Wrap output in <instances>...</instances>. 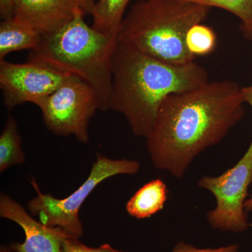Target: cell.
<instances>
[{
    "label": "cell",
    "instance_id": "obj_1",
    "mask_svg": "<svg viewBox=\"0 0 252 252\" xmlns=\"http://www.w3.org/2000/svg\"><path fill=\"white\" fill-rule=\"evenodd\" d=\"M242 88L234 81H209L167 97L146 138L154 167L182 178L199 154L243 119Z\"/></svg>",
    "mask_w": 252,
    "mask_h": 252
},
{
    "label": "cell",
    "instance_id": "obj_2",
    "mask_svg": "<svg viewBox=\"0 0 252 252\" xmlns=\"http://www.w3.org/2000/svg\"><path fill=\"white\" fill-rule=\"evenodd\" d=\"M209 81L206 69L198 63L164 62L118 41L109 109L124 116L134 135L147 138L167 97Z\"/></svg>",
    "mask_w": 252,
    "mask_h": 252
},
{
    "label": "cell",
    "instance_id": "obj_3",
    "mask_svg": "<svg viewBox=\"0 0 252 252\" xmlns=\"http://www.w3.org/2000/svg\"><path fill=\"white\" fill-rule=\"evenodd\" d=\"M84 14L79 8L69 23L42 36L37 49L31 51L28 61L80 78L95 91L100 110L107 111L118 36L104 34L88 26Z\"/></svg>",
    "mask_w": 252,
    "mask_h": 252
},
{
    "label": "cell",
    "instance_id": "obj_4",
    "mask_svg": "<svg viewBox=\"0 0 252 252\" xmlns=\"http://www.w3.org/2000/svg\"><path fill=\"white\" fill-rule=\"evenodd\" d=\"M210 9L185 0H140L124 18L118 40L164 62H195L186 37L190 28L207 19Z\"/></svg>",
    "mask_w": 252,
    "mask_h": 252
},
{
    "label": "cell",
    "instance_id": "obj_5",
    "mask_svg": "<svg viewBox=\"0 0 252 252\" xmlns=\"http://www.w3.org/2000/svg\"><path fill=\"white\" fill-rule=\"evenodd\" d=\"M140 170V164L137 160H115L97 154L89 177L66 198H57L51 194L43 193L36 181L32 179L31 184L36 194L28 202V210L44 224L61 228L73 238L79 239L84 233L79 210L94 189L114 176L135 175Z\"/></svg>",
    "mask_w": 252,
    "mask_h": 252
},
{
    "label": "cell",
    "instance_id": "obj_6",
    "mask_svg": "<svg viewBox=\"0 0 252 252\" xmlns=\"http://www.w3.org/2000/svg\"><path fill=\"white\" fill-rule=\"evenodd\" d=\"M35 104L53 134L73 135L82 143L89 142V123L100 107L95 91L80 78L69 76L54 92Z\"/></svg>",
    "mask_w": 252,
    "mask_h": 252
},
{
    "label": "cell",
    "instance_id": "obj_7",
    "mask_svg": "<svg viewBox=\"0 0 252 252\" xmlns=\"http://www.w3.org/2000/svg\"><path fill=\"white\" fill-rule=\"evenodd\" d=\"M252 183V141L246 153L234 167L217 177L204 176L198 182L216 199V206L207 214L213 229L242 233L250 226L245 209L248 188Z\"/></svg>",
    "mask_w": 252,
    "mask_h": 252
},
{
    "label": "cell",
    "instance_id": "obj_8",
    "mask_svg": "<svg viewBox=\"0 0 252 252\" xmlns=\"http://www.w3.org/2000/svg\"><path fill=\"white\" fill-rule=\"evenodd\" d=\"M69 76L39 63L0 61V88L4 105L11 109L25 102L35 104L54 92Z\"/></svg>",
    "mask_w": 252,
    "mask_h": 252
},
{
    "label": "cell",
    "instance_id": "obj_9",
    "mask_svg": "<svg viewBox=\"0 0 252 252\" xmlns=\"http://www.w3.org/2000/svg\"><path fill=\"white\" fill-rule=\"evenodd\" d=\"M0 217L14 222L24 232L23 243L11 244L13 252H63L64 240L72 237L61 228L34 220L21 204L4 193L0 194Z\"/></svg>",
    "mask_w": 252,
    "mask_h": 252
},
{
    "label": "cell",
    "instance_id": "obj_10",
    "mask_svg": "<svg viewBox=\"0 0 252 252\" xmlns=\"http://www.w3.org/2000/svg\"><path fill=\"white\" fill-rule=\"evenodd\" d=\"M79 9L72 0H16L13 18L44 36L69 23Z\"/></svg>",
    "mask_w": 252,
    "mask_h": 252
},
{
    "label": "cell",
    "instance_id": "obj_11",
    "mask_svg": "<svg viewBox=\"0 0 252 252\" xmlns=\"http://www.w3.org/2000/svg\"><path fill=\"white\" fill-rule=\"evenodd\" d=\"M168 197L166 184L161 178L155 179L141 187L126 205L129 215L137 220L153 216L164 208Z\"/></svg>",
    "mask_w": 252,
    "mask_h": 252
},
{
    "label": "cell",
    "instance_id": "obj_12",
    "mask_svg": "<svg viewBox=\"0 0 252 252\" xmlns=\"http://www.w3.org/2000/svg\"><path fill=\"white\" fill-rule=\"evenodd\" d=\"M41 38L40 33L13 18L3 20L0 24V61L11 52L37 49Z\"/></svg>",
    "mask_w": 252,
    "mask_h": 252
},
{
    "label": "cell",
    "instance_id": "obj_13",
    "mask_svg": "<svg viewBox=\"0 0 252 252\" xmlns=\"http://www.w3.org/2000/svg\"><path fill=\"white\" fill-rule=\"evenodd\" d=\"M131 0H98L96 2L92 27L107 34L119 36L125 18L126 8Z\"/></svg>",
    "mask_w": 252,
    "mask_h": 252
},
{
    "label": "cell",
    "instance_id": "obj_14",
    "mask_svg": "<svg viewBox=\"0 0 252 252\" xmlns=\"http://www.w3.org/2000/svg\"><path fill=\"white\" fill-rule=\"evenodd\" d=\"M21 142L17 122L11 114H9L0 135V173L26 161Z\"/></svg>",
    "mask_w": 252,
    "mask_h": 252
},
{
    "label": "cell",
    "instance_id": "obj_15",
    "mask_svg": "<svg viewBox=\"0 0 252 252\" xmlns=\"http://www.w3.org/2000/svg\"><path fill=\"white\" fill-rule=\"evenodd\" d=\"M210 7L220 8L235 15L241 21L246 39L252 41V0H185Z\"/></svg>",
    "mask_w": 252,
    "mask_h": 252
},
{
    "label": "cell",
    "instance_id": "obj_16",
    "mask_svg": "<svg viewBox=\"0 0 252 252\" xmlns=\"http://www.w3.org/2000/svg\"><path fill=\"white\" fill-rule=\"evenodd\" d=\"M217 44L216 33L203 23L190 28L186 37V45L194 57L205 56L215 51Z\"/></svg>",
    "mask_w": 252,
    "mask_h": 252
},
{
    "label": "cell",
    "instance_id": "obj_17",
    "mask_svg": "<svg viewBox=\"0 0 252 252\" xmlns=\"http://www.w3.org/2000/svg\"><path fill=\"white\" fill-rule=\"evenodd\" d=\"M63 252H125L115 250L108 244H104L98 248H90L79 241V239L67 238L63 243Z\"/></svg>",
    "mask_w": 252,
    "mask_h": 252
},
{
    "label": "cell",
    "instance_id": "obj_18",
    "mask_svg": "<svg viewBox=\"0 0 252 252\" xmlns=\"http://www.w3.org/2000/svg\"><path fill=\"white\" fill-rule=\"evenodd\" d=\"M172 252H240L238 245L220 247L219 248H198L185 242H179Z\"/></svg>",
    "mask_w": 252,
    "mask_h": 252
},
{
    "label": "cell",
    "instance_id": "obj_19",
    "mask_svg": "<svg viewBox=\"0 0 252 252\" xmlns=\"http://www.w3.org/2000/svg\"><path fill=\"white\" fill-rule=\"evenodd\" d=\"M15 1L16 0H0V14L3 20L13 18Z\"/></svg>",
    "mask_w": 252,
    "mask_h": 252
},
{
    "label": "cell",
    "instance_id": "obj_20",
    "mask_svg": "<svg viewBox=\"0 0 252 252\" xmlns=\"http://www.w3.org/2000/svg\"><path fill=\"white\" fill-rule=\"evenodd\" d=\"M84 13L92 15L95 7L94 0H72Z\"/></svg>",
    "mask_w": 252,
    "mask_h": 252
},
{
    "label": "cell",
    "instance_id": "obj_21",
    "mask_svg": "<svg viewBox=\"0 0 252 252\" xmlns=\"http://www.w3.org/2000/svg\"><path fill=\"white\" fill-rule=\"evenodd\" d=\"M242 93L245 103L248 104L252 108V85L242 88Z\"/></svg>",
    "mask_w": 252,
    "mask_h": 252
},
{
    "label": "cell",
    "instance_id": "obj_22",
    "mask_svg": "<svg viewBox=\"0 0 252 252\" xmlns=\"http://www.w3.org/2000/svg\"><path fill=\"white\" fill-rule=\"evenodd\" d=\"M245 209L247 212L252 211V195L250 198L247 199L245 203Z\"/></svg>",
    "mask_w": 252,
    "mask_h": 252
},
{
    "label": "cell",
    "instance_id": "obj_23",
    "mask_svg": "<svg viewBox=\"0 0 252 252\" xmlns=\"http://www.w3.org/2000/svg\"><path fill=\"white\" fill-rule=\"evenodd\" d=\"M12 250H11V248H8V247L1 246V248H0V252H12Z\"/></svg>",
    "mask_w": 252,
    "mask_h": 252
},
{
    "label": "cell",
    "instance_id": "obj_24",
    "mask_svg": "<svg viewBox=\"0 0 252 252\" xmlns=\"http://www.w3.org/2000/svg\"></svg>",
    "mask_w": 252,
    "mask_h": 252
}]
</instances>
